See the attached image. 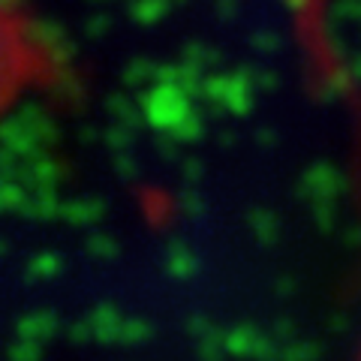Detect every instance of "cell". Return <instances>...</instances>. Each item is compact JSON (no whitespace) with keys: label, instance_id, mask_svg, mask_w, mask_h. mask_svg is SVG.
Wrapping results in <instances>:
<instances>
[{"label":"cell","instance_id":"cell-1","mask_svg":"<svg viewBox=\"0 0 361 361\" xmlns=\"http://www.w3.org/2000/svg\"><path fill=\"white\" fill-rule=\"evenodd\" d=\"M27 42L18 21L0 6V111L9 106V99L18 94V87L27 78Z\"/></svg>","mask_w":361,"mask_h":361}]
</instances>
